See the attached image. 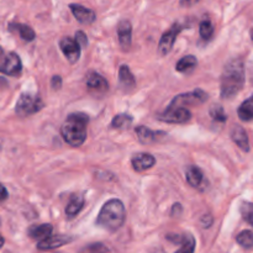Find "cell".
<instances>
[{
	"instance_id": "8992f818",
	"label": "cell",
	"mask_w": 253,
	"mask_h": 253,
	"mask_svg": "<svg viewBox=\"0 0 253 253\" xmlns=\"http://www.w3.org/2000/svg\"><path fill=\"white\" fill-rule=\"evenodd\" d=\"M183 30V26L179 24V22H175V24L172 25L168 31H166L165 34L161 37V41L158 43V53L161 56H166L170 52V49L173 48V44H174L175 39L179 35V32Z\"/></svg>"
},
{
	"instance_id": "74e56055",
	"label": "cell",
	"mask_w": 253,
	"mask_h": 253,
	"mask_svg": "<svg viewBox=\"0 0 253 253\" xmlns=\"http://www.w3.org/2000/svg\"><path fill=\"white\" fill-rule=\"evenodd\" d=\"M251 39H252V41H253V29L251 30Z\"/></svg>"
},
{
	"instance_id": "ba28073f",
	"label": "cell",
	"mask_w": 253,
	"mask_h": 253,
	"mask_svg": "<svg viewBox=\"0 0 253 253\" xmlns=\"http://www.w3.org/2000/svg\"><path fill=\"white\" fill-rule=\"evenodd\" d=\"M0 72L6 76L17 77L22 72V63L20 57L15 52H10L4 58L2 63L0 64Z\"/></svg>"
},
{
	"instance_id": "603a6c76",
	"label": "cell",
	"mask_w": 253,
	"mask_h": 253,
	"mask_svg": "<svg viewBox=\"0 0 253 253\" xmlns=\"http://www.w3.org/2000/svg\"><path fill=\"white\" fill-rule=\"evenodd\" d=\"M197 64H198L197 57L189 54V56L183 57V58L175 64V69H177V72H180V73H187V72L193 71V69L197 67Z\"/></svg>"
},
{
	"instance_id": "f35d334b",
	"label": "cell",
	"mask_w": 253,
	"mask_h": 253,
	"mask_svg": "<svg viewBox=\"0 0 253 253\" xmlns=\"http://www.w3.org/2000/svg\"><path fill=\"white\" fill-rule=\"evenodd\" d=\"M252 82H253V78H252Z\"/></svg>"
},
{
	"instance_id": "d4e9b609",
	"label": "cell",
	"mask_w": 253,
	"mask_h": 253,
	"mask_svg": "<svg viewBox=\"0 0 253 253\" xmlns=\"http://www.w3.org/2000/svg\"><path fill=\"white\" fill-rule=\"evenodd\" d=\"M236 241L240 246H242L246 250L253 249V232L250 230H245V231L240 232L236 236Z\"/></svg>"
},
{
	"instance_id": "3957f363",
	"label": "cell",
	"mask_w": 253,
	"mask_h": 253,
	"mask_svg": "<svg viewBox=\"0 0 253 253\" xmlns=\"http://www.w3.org/2000/svg\"><path fill=\"white\" fill-rule=\"evenodd\" d=\"M126 211L123 202L119 199H111L104 204L96 217V225L108 231H116L125 222Z\"/></svg>"
},
{
	"instance_id": "8d00e7d4",
	"label": "cell",
	"mask_w": 253,
	"mask_h": 253,
	"mask_svg": "<svg viewBox=\"0 0 253 253\" xmlns=\"http://www.w3.org/2000/svg\"><path fill=\"white\" fill-rule=\"evenodd\" d=\"M2 53H4V51H2L1 46H0V57H1V56H2Z\"/></svg>"
},
{
	"instance_id": "ffe728a7",
	"label": "cell",
	"mask_w": 253,
	"mask_h": 253,
	"mask_svg": "<svg viewBox=\"0 0 253 253\" xmlns=\"http://www.w3.org/2000/svg\"><path fill=\"white\" fill-rule=\"evenodd\" d=\"M9 27L11 31H16L17 34L20 35V37H21L22 40H25L26 42L34 41L35 37H36V34H35L34 30H32L29 25L11 24Z\"/></svg>"
},
{
	"instance_id": "4dcf8cb0",
	"label": "cell",
	"mask_w": 253,
	"mask_h": 253,
	"mask_svg": "<svg viewBox=\"0 0 253 253\" xmlns=\"http://www.w3.org/2000/svg\"><path fill=\"white\" fill-rule=\"evenodd\" d=\"M76 41L78 42V44L81 47H86L88 46V37L84 34L83 31H78L76 34Z\"/></svg>"
},
{
	"instance_id": "6da1fadb",
	"label": "cell",
	"mask_w": 253,
	"mask_h": 253,
	"mask_svg": "<svg viewBox=\"0 0 253 253\" xmlns=\"http://www.w3.org/2000/svg\"><path fill=\"white\" fill-rule=\"evenodd\" d=\"M245 84V66L242 59L234 58L225 66L221 76V98L231 99L241 91Z\"/></svg>"
},
{
	"instance_id": "9c48e42d",
	"label": "cell",
	"mask_w": 253,
	"mask_h": 253,
	"mask_svg": "<svg viewBox=\"0 0 253 253\" xmlns=\"http://www.w3.org/2000/svg\"><path fill=\"white\" fill-rule=\"evenodd\" d=\"M59 47H61L62 52L66 56V58L68 59L71 63H76L77 61L81 57V48L78 42L76 41V39H72V37H63V39L59 41Z\"/></svg>"
},
{
	"instance_id": "cb8c5ba5",
	"label": "cell",
	"mask_w": 253,
	"mask_h": 253,
	"mask_svg": "<svg viewBox=\"0 0 253 253\" xmlns=\"http://www.w3.org/2000/svg\"><path fill=\"white\" fill-rule=\"evenodd\" d=\"M132 121L133 118L131 115H127V114H119V115H116L115 118L113 119L111 126L115 128H121V130H124V128L130 127V126L132 125Z\"/></svg>"
},
{
	"instance_id": "836d02e7",
	"label": "cell",
	"mask_w": 253,
	"mask_h": 253,
	"mask_svg": "<svg viewBox=\"0 0 253 253\" xmlns=\"http://www.w3.org/2000/svg\"><path fill=\"white\" fill-rule=\"evenodd\" d=\"M175 212H177V216H178V215H180V212H182V205H180V204L173 205L172 216H175Z\"/></svg>"
},
{
	"instance_id": "4316f807",
	"label": "cell",
	"mask_w": 253,
	"mask_h": 253,
	"mask_svg": "<svg viewBox=\"0 0 253 253\" xmlns=\"http://www.w3.org/2000/svg\"><path fill=\"white\" fill-rule=\"evenodd\" d=\"M209 113L210 116H211L214 120L219 121V123H225V121L227 120V115L225 114L224 108H222L220 104H214V105H211Z\"/></svg>"
},
{
	"instance_id": "1f68e13d",
	"label": "cell",
	"mask_w": 253,
	"mask_h": 253,
	"mask_svg": "<svg viewBox=\"0 0 253 253\" xmlns=\"http://www.w3.org/2000/svg\"><path fill=\"white\" fill-rule=\"evenodd\" d=\"M51 85L53 89H61L62 86V78L59 76H54L51 81Z\"/></svg>"
},
{
	"instance_id": "e575fe53",
	"label": "cell",
	"mask_w": 253,
	"mask_h": 253,
	"mask_svg": "<svg viewBox=\"0 0 253 253\" xmlns=\"http://www.w3.org/2000/svg\"><path fill=\"white\" fill-rule=\"evenodd\" d=\"M4 244H5V240H4V237H2L1 235H0V249H1V247L4 246Z\"/></svg>"
},
{
	"instance_id": "f1b7e54d",
	"label": "cell",
	"mask_w": 253,
	"mask_h": 253,
	"mask_svg": "<svg viewBox=\"0 0 253 253\" xmlns=\"http://www.w3.org/2000/svg\"><path fill=\"white\" fill-rule=\"evenodd\" d=\"M199 29H200V36H202V39L210 40L212 35H214V26H212L210 20L208 19L203 20V21L200 22Z\"/></svg>"
},
{
	"instance_id": "83f0119b",
	"label": "cell",
	"mask_w": 253,
	"mask_h": 253,
	"mask_svg": "<svg viewBox=\"0 0 253 253\" xmlns=\"http://www.w3.org/2000/svg\"><path fill=\"white\" fill-rule=\"evenodd\" d=\"M240 211H241L245 221L253 226V203L244 202L241 204V208H240Z\"/></svg>"
},
{
	"instance_id": "d6a6232c",
	"label": "cell",
	"mask_w": 253,
	"mask_h": 253,
	"mask_svg": "<svg viewBox=\"0 0 253 253\" xmlns=\"http://www.w3.org/2000/svg\"><path fill=\"white\" fill-rule=\"evenodd\" d=\"M7 190L6 188L4 187L2 184H0V202H2V200H5L7 198Z\"/></svg>"
},
{
	"instance_id": "2e32d148",
	"label": "cell",
	"mask_w": 253,
	"mask_h": 253,
	"mask_svg": "<svg viewBox=\"0 0 253 253\" xmlns=\"http://www.w3.org/2000/svg\"><path fill=\"white\" fill-rule=\"evenodd\" d=\"M119 79H120V85L125 90H132L136 86L135 77H133L132 72L130 71L128 66H126V64H123L119 69Z\"/></svg>"
},
{
	"instance_id": "ac0fdd59",
	"label": "cell",
	"mask_w": 253,
	"mask_h": 253,
	"mask_svg": "<svg viewBox=\"0 0 253 253\" xmlns=\"http://www.w3.org/2000/svg\"><path fill=\"white\" fill-rule=\"evenodd\" d=\"M53 231V226L51 224H42L39 226H32L29 229V236L34 240H39L40 242L48 239Z\"/></svg>"
},
{
	"instance_id": "277c9868",
	"label": "cell",
	"mask_w": 253,
	"mask_h": 253,
	"mask_svg": "<svg viewBox=\"0 0 253 253\" xmlns=\"http://www.w3.org/2000/svg\"><path fill=\"white\" fill-rule=\"evenodd\" d=\"M43 100L39 95H35V94L31 93H24L20 95L19 100H17L15 111L21 118H26V116L39 113L43 108Z\"/></svg>"
},
{
	"instance_id": "f546056e",
	"label": "cell",
	"mask_w": 253,
	"mask_h": 253,
	"mask_svg": "<svg viewBox=\"0 0 253 253\" xmlns=\"http://www.w3.org/2000/svg\"><path fill=\"white\" fill-rule=\"evenodd\" d=\"M109 250L105 245L100 244V242H95V244H90L88 246L84 247L81 253H108Z\"/></svg>"
},
{
	"instance_id": "8fae6325",
	"label": "cell",
	"mask_w": 253,
	"mask_h": 253,
	"mask_svg": "<svg viewBox=\"0 0 253 253\" xmlns=\"http://www.w3.org/2000/svg\"><path fill=\"white\" fill-rule=\"evenodd\" d=\"M118 35L119 43L124 51H127L131 46V39H132V26L128 20H121L118 24Z\"/></svg>"
},
{
	"instance_id": "7402d4cb",
	"label": "cell",
	"mask_w": 253,
	"mask_h": 253,
	"mask_svg": "<svg viewBox=\"0 0 253 253\" xmlns=\"http://www.w3.org/2000/svg\"><path fill=\"white\" fill-rule=\"evenodd\" d=\"M185 177H187L188 184L192 185V187L197 188L202 184L203 182V172L202 169H199L198 167H194V166H190L189 168L185 172Z\"/></svg>"
},
{
	"instance_id": "30bf717a",
	"label": "cell",
	"mask_w": 253,
	"mask_h": 253,
	"mask_svg": "<svg viewBox=\"0 0 253 253\" xmlns=\"http://www.w3.org/2000/svg\"><path fill=\"white\" fill-rule=\"evenodd\" d=\"M74 240V237L68 236V235H54V236H49L48 239L43 240V241L37 244V249L42 250V251H47V250H54L58 247L64 246V245L69 244Z\"/></svg>"
},
{
	"instance_id": "4fadbf2b",
	"label": "cell",
	"mask_w": 253,
	"mask_h": 253,
	"mask_svg": "<svg viewBox=\"0 0 253 253\" xmlns=\"http://www.w3.org/2000/svg\"><path fill=\"white\" fill-rule=\"evenodd\" d=\"M131 163L136 172H145L156 165V158L150 153H136L132 156Z\"/></svg>"
},
{
	"instance_id": "52a82bcc",
	"label": "cell",
	"mask_w": 253,
	"mask_h": 253,
	"mask_svg": "<svg viewBox=\"0 0 253 253\" xmlns=\"http://www.w3.org/2000/svg\"><path fill=\"white\" fill-rule=\"evenodd\" d=\"M192 113L187 108H170L167 106L165 113L160 115V120L168 124H184L190 120Z\"/></svg>"
},
{
	"instance_id": "5b68a950",
	"label": "cell",
	"mask_w": 253,
	"mask_h": 253,
	"mask_svg": "<svg viewBox=\"0 0 253 253\" xmlns=\"http://www.w3.org/2000/svg\"><path fill=\"white\" fill-rule=\"evenodd\" d=\"M208 99V94L202 89H194L189 93H183L174 96L168 106L170 108H185L188 105H202Z\"/></svg>"
},
{
	"instance_id": "44dd1931",
	"label": "cell",
	"mask_w": 253,
	"mask_h": 253,
	"mask_svg": "<svg viewBox=\"0 0 253 253\" xmlns=\"http://www.w3.org/2000/svg\"><path fill=\"white\" fill-rule=\"evenodd\" d=\"M237 115L242 121L253 120V94L240 105L239 110H237Z\"/></svg>"
},
{
	"instance_id": "7a4b0ae2",
	"label": "cell",
	"mask_w": 253,
	"mask_h": 253,
	"mask_svg": "<svg viewBox=\"0 0 253 253\" xmlns=\"http://www.w3.org/2000/svg\"><path fill=\"white\" fill-rule=\"evenodd\" d=\"M89 123L88 115L84 113H73L66 119L62 125L61 133L64 141L73 147H79L86 138V125Z\"/></svg>"
},
{
	"instance_id": "e0dca14e",
	"label": "cell",
	"mask_w": 253,
	"mask_h": 253,
	"mask_svg": "<svg viewBox=\"0 0 253 253\" xmlns=\"http://www.w3.org/2000/svg\"><path fill=\"white\" fill-rule=\"evenodd\" d=\"M86 85L99 91H106L109 89V84L106 79L99 73H96V72L88 73V76H86Z\"/></svg>"
},
{
	"instance_id": "7c38bea8",
	"label": "cell",
	"mask_w": 253,
	"mask_h": 253,
	"mask_svg": "<svg viewBox=\"0 0 253 253\" xmlns=\"http://www.w3.org/2000/svg\"><path fill=\"white\" fill-rule=\"evenodd\" d=\"M69 7H71L73 16L76 17L81 24L89 25V24H93V22L95 21L96 15L91 9H88V7L79 4H71L69 5Z\"/></svg>"
},
{
	"instance_id": "d6986e66",
	"label": "cell",
	"mask_w": 253,
	"mask_h": 253,
	"mask_svg": "<svg viewBox=\"0 0 253 253\" xmlns=\"http://www.w3.org/2000/svg\"><path fill=\"white\" fill-rule=\"evenodd\" d=\"M84 207V198L82 195H73L68 202L66 208V215L69 219H73L76 215L82 211Z\"/></svg>"
},
{
	"instance_id": "9a60e30c",
	"label": "cell",
	"mask_w": 253,
	"mask_h": 253,
	"mask_svg": "<svg viewBox=\"0 0 253 253\" xmlns=\"http://www.w3.org/2000/svg\"><path fill=\"white\" fill-rule=\"evenodd\" d=\"M231 138L242 151L249 152L250 151V142L247 132L245 131L244 127L241 126H234L231 130Z\"/></svg>"
},
{
	"instance_id": "484cf974",
	"label": "cell",
	"mask_w": 253,
	"mask_h": 253,
	"mask_svg": "<svg viewBox=\"0 0 253 253\" xmlns=\"http://www.w3.org/2000/svg\"><path fill=\"white\" fill-rule=\"evenodd\" d=\"M182 246L175 253H194L195 250V239L193 237V235L185 234L183 235V241Z\"/></svg>"
},
{
	"instance_id": "5bb4252c",
	"label": "cell",
	"mask_w": 253,
	"mask_h": 253,
	"mask_svg": "<svg viewBox=\"0 0 253 253\" xmlns=\"http://www.w3.org/2000/svg\"><path fill=\"white\" fill-rule=\"evenodd\" d=\"M135 132L137 135L138 140H140L141 143H153L156 141L160 140V136H165V132H156V131H152L151 128L146 127V126H137L135 128Z\"/></svg>"
},
{
	"instance_id": "d590c367",
	"label": "cell",
	"mask_w": 253,
	"mask_h": 253,
	"mask_svg": "<svg viewBox=\"0 0 253 253\" xmlns=\"http://www.w3.org/2000/svg\"><path fill=\"white\" fill-rule=\"evenodd\" d=\"M152 253H166V252L163 251L162 249H157V250H155V251H153Z\"/></svg>"
}]
</instances>
